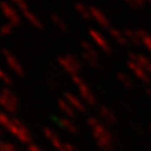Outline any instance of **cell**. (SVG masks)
<instances>
[{"instance_id":"6da1fadb","label":"cell","mask_w":151,"mask_h":151,"mask_svg":"<svg viewBox=\"0 0 151 151\" xmlns=\"http://www.w3.org/2000/svg\"><path fill=\"white\" fill-rule=\"evenodd\" d=\"M1 54H3V56L5 57V60H6L7 64L10 65V68H11L17 75H19V76H23V75H24V69H23L22 64L18 62V60L11 54V51H10L9 49H6V48H3V49H1Z\"/></svg>"},{"instance_id":"7a4b0ae2","label":"cell","mask_w":151,"mask_h":151,"mask_svg":"<svg viewBox=\"0 0 151 151\" xmlns=\"http://www.w3.org/2000/svg\"><path fill=\"white\" fill-rule=\"evenodd\" d=\"M0 10H1L3 14L7 18L9 23L12 25H19L20 24V18L17 14V12L14 11L13 7H11V5L7 1H0Z\"/></svg>"},{"instance_id":"3957f363","label":"cell","mask_w":151,"mask_h":151,"mask_svg":"<svg viewBox=\"0 0 151 151\" xmlns=\"http://www.w3.org/2000/svg\"><path fill=\"white\" fill-rule=\"evenodd\" d=\"M71 79H73V81L78 85V87H79V91H80V93H81V95L83 96V99L85 100H87V102L88 104H91V105H93L94 102H95V100H94V96H93V94H92V92L89 91V88L85 85V82L82 81V79L79 76V75L76 74V75H73L71 76Z\"/></svg>"},{"instance_id":"277c9868","label":"cell","mask_w":151,"mask_h":151,"mask_svg":"<svg viewBox=\"0 0 151 151\" xmlns=\"http://www.w3.org/2000/svg\"><path fill=\"white\" fill-rule=\"evenodd\" d=\"M89 36H91V38L96 43L98 47H100L107 54H111L112 52V48L109 45V43L107 42V40L105 38V37L98 31V30H94V29H91L89 31Z\"/></svg>"},{"instance_id":"5b68a950","label":"cell","mask_w":151,"mask_h":151,"mask_svg":"<svg viewBox=\"0 0 151 151\" xmlns=\"http://www.w3.org/2000/svg\"><path fill=\"white\" fill-rule=\"evenodd\" d=\"M127 67L131 69V71L136 75V76L138 79H140L142 81H144V82H150L151 81V78H150L149 73L143 67H140L138 63H136L133 61H127Z\"/></svg>"},{"instance_id":"8992f818","label":"cell","mask_w":151,"mask_h":151,"mask_svg":"<svg viewBox=\"0 0 151 151\" xmlns=\"http://www.w3.org/2000/svg\"><path fill=\"white\" fill-rule=\"evenodd\" d=\"M127 56H129V61H133V62L138 63L149 74H151V60L150 58H147L146 56H144L142 54H137V52H129Z\"/></svg>"},{"instance_id":"52a82bcc","label":"cell","mask_w":151,"mask_h":151,"mask_svg":"<svg viewBox=\"0 0 151 151\" xmlns=\"http://www.w3.org/2000/svg\"><path fill=\"white\" fill-rule=\"evenodd\" d=\"M89 10H91L92 17H93L102 27H105V29H111V23H109L108 18L106 17V14H105L101 10H99V9L95 7V6H91Z\"/></svg>"},{"instance_id":"ba28073f","label":"cell","mask_w":151,"mask_h":151,"mask_svg":"<svg viewBox=\"0 0 151 151\" xmlns=\"http://www.w3.org/2000/svg\"><path fill=\"white\" fill-rule=\"evenodd\" d=\"M108 31H109V35L112 36V38L118 44H120V45H127L129 41H127V38L125 37V35H124L123 31H120V30H118L116 27H111Z\"/></svg>"},{"instance_id":"9c48e42d","label":"cell","mask_w":151,"mask_h":151,"mask_svg":"<svg viewBox=\"0 0 151 151\" xmlns=\"http://www.w3.org/2000/svg\"><path fill=\"white\" fill-rule=\"evenodd\" d=\"M125 37L127 38V41L134 45H139L142 43V40L139 38L138 36V32H137V29L136 30H132V29H124L123 30Z\"/></svg>"},{"instance_id":"30bf717a","label":"cell","mask_w":151,"mask_h":151,"mask_svg":"<svg viewBox=\"0 0 151 151\" xmlns=\"http://www.w3.org/2000/svg\"><path fill=\"white\" fill-rule=\"evenodd\" d=\"M74 7H75V10H76V12H78L83 19H86L87 22L93 18V17H92V13H91V10H89L87 6H85L83 4L76 3V4L74 5Z\"/></svg>"},{"instance_id":"8fae6325","label":"cell","mask_w":151,"mask_h":151,"mask_svg":"<svg viewBox=\"0 0 151 151\" xmlns=\"http://www.w3.org/2000/svg\"><path fill=\"white\" fill-rule=\"evenodd\" d=\"M23 14H24V17L35 26V27H37V29H42L43 27V25H42V23H41V20L37 18L31 11H29V10H25V11H23L22 12Z\"/></svg>"},{"instance_id":"7c38bea8","label":"cell","mask_w":151,"mask_h":151,"mask_svg":"<svg viewBox=\"0 0 151 151\" xmlns=\"http://www.w3.org/2000/svg\"><path fill=\"white\" fill-rule=\"evenodd\" d=\"M57 62H58V64H60L65 71H68V73L71 75V76H73V75H76V74H78V71L69 64V62L65 60L64 56H58V57H57Z\"/></svg>"},{"instance_id":"4fadbf2b","label":"cell","mask_w":151,"mask_h":151,"mask_svg":"<svg viewBox=\"0 0 151 151\" xmlns=\"http://www.w3.org/2000/svg\"><path fill=\"white\" fill-rule=\"evenodd\" d=\"M80 45H81L83 52H86V54H88V55H91V56H94V57H98V58H99L98 51L94 49V47H93L89 42H87V41H81V42H80Z\"/></svg>"},{"instance_id":"5bb4252c","label":"cell","mask_w":151,"mask_h":151,"mask_svg":"<svg viewBox=\"0 0 151 151\" xmlns=\"http://www.w3.org/2000/svg\"><path fill=\"white\" fill-rule=\"evenodd\" d=\"M64 96H65V99L69 101V104L73 105L75 108H78V109H80V111H85V106L82 105V102H81L76 96H75V95H73V94H70V93H65Z\"/></svg>"},{"instance_id":"9a60e30c","label":"cell","mask_w":151,"mask_h":151,"mask_svg":"<svg viewBox=\"0 0 151 151\" xmlns=\"http://www.w3.org/2000/svg\"><path fill=\"white\" fill-rule=\"evenodd\" d=\"M50 18H51L52 23H54L56 26H58V29H60L61 31H63V32L67 31V24H65V22H64L58 14H56V13H51Z\"/></svg>"},{"instance_id":"2e32d148","label":"cell","mask_w":151,"mask_h":151,"mask_svg":"<svg viewBox=\"0 0 151 151\" xmlns=\"http://www.w3.org/2000/svg\"><path fill=\"white\" fill-rule=\"evenodd\" d=\"M64 57H65V60L69 62V64L76 70L78 73L81 70V68H82V65H81V63H80V61L75 57L74 55H71V54H67V55H64Z\"/></svg>"},{"instance_id":"e0dca14e","label":"cell","mask_w":151,"mask_h":151,"mask_svg":"<svg viewBox=\"0 0 151 151\" xmlns=\"http://www.w3.org/2000/svg\"><path fill=\"white\" fill-rule=\"evenodd\" d=\"M82 57H83V60H85L91 67H93V68H100V61H99L98 57L91 56V55H88V54H86V52H83V51H82Z\"/></svg>"},{"instance_id":"ac0fdd59","label":"cell","mask_w":151,"mask_h":151,"mask_svg":"<svg viewBox=\"0 0 151 151\" xmlns=\"http://www.w3.org/2000/svg\"><path fill=\"white\" fill-rule=\"evenodd\" d=\"M117 78H118V80H119L123 85H125V87H132V80L127 76L126 74L119 71V73L117 74Z\"/></svg>"},{"instance_id":"d6986e66","label":"cell","mask_w":151,"mask_h":151,"mask_svg":"<svg viewBox=\"0 0 151 151\" xmlns=\"http://www.w3.org/2000/svg\"><path fill=\"white\" fill-rule=\"evenodd\" d=\"M58 105H60V107L62 108V111H64L68 116H74V112H73L71 107H70L65 101H63V100H58Z\"/></svg>"},{"instance_id":"ffe728a7","label":"cell","mask_w":151,"mask_h":151,"mask_svg":"<svg viewBox=\"0 0 151 151\" xmlns=\"http://www.w3.org/2000/svg\"><path fill=\"white\" fill-rule=\"evenodd\" d=\"M125 1L133 9H139L142 7L145 3H146V0H125Z\"/></svg>"},{"instance_id":"44dd1931","label":"cell","mask_w":151,"mask_h":151,"mask_svg":"<svg viewBox=\"0 0 151 151\" xmlns=\"http://www.w3.org/2000/svg\"><path fill=\"white\" fill-rule=\"evenodd\" d=\"M12 27H13L12 24L6 23V24H4L1 27H0V33L1 35H10L12 32Z\"/></svg>"},{"instance_id":"7402d4cb","label":"cell","mask_w":151,"mask_h":151,"mask_svg":"<svg viewBox=\"0 0 151 151\" xmlns=\"http://www.w3.org/2000/svg\"><path fill=\"white\" fill-rule=\"evenodd\" d=\"M12 3H14L17 6H18V9L23 12V11H25V10H29V7H27V4H26V1L25 0H11Z\"/></svg>"},{"instance_id":"603a6c76","label":"cell","mask_w":151,"mask_h":151,"mask_svg":"<svg viewBox=\"0 0 151 151\" xmlns=\"http://www.w3.org/2000/svg\"><path fill=\"white\" fill-rule=\"evenodd\" d=\"M0 80H3L6 85H11L12 83V80H11V78L9 76V75L1 69V68H0Z\"/></svg>"},{"instance_id":"cb8c5ba5","label":"cell","mask_w":151,"mask_h":151,"mask_svg":"<svg viewBox=\"0 0 151 151\" xmlns=\"http://www.w3.org/2000/svg\"><path fill=\"white\" fill-rule=\"evenodd\" d=\"M143 44L146 47V49L151 52V35H147L145 38H144V41H143Z\"/></svg>"},{"instance_id":"d4e9b609","label":"cell","mask_w":151,"mask_h":151,"mask_svg":"<svg viewBox=\"0 0 151 151\" xmlns=\"http://www.w3.org/2000/svg\"><path fill=\"white\" fill-rule=\"evenodd\" d=\"M146 3H147L150 6H151V0H146Z\"/></svg>"}]
</instances>
